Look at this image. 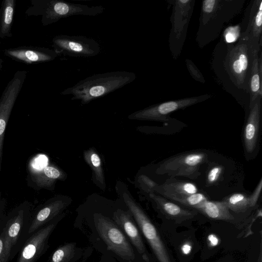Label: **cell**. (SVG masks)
<instances>
[{"label": "cell", "mask_w": 262, "mask_h": 262, "mask_svg": "<svg viewBox=\"0 0 262 262\" xmlns=\"http://www.w3.org/2000/svg\"><path fill=\"white\" fill-rule=\"evenodd\" d=\"M135 73L117 71L94 74L60 92L61 95H72L71 100H80L84 105L101 98L133 82Z\"/></svg>", "instance_id": "cell-1"}, {"label": "cell", "mask_w": 262, "mask_h": 262, "mask_svg": "<svg viewBox=\"0 0 262 262\" xmlns=\"http://www.w3.org/2000/svg\"><path fill=\"white\" fill-rule=\"evenodd\" d=\"M244 1L205 0L202 2L196 40L201 48L216 39L224 24L242 10Z\"/></svg>", "instance_id": "cell-2"}, {"label": "cell", "mask_w": 262, "mask_h": 262, "mask_svg": "<svg viewBox=\"0 0 262 262\" xmlns=\"http://www.w3.org/2000/svg\"><path fill=\"white\" fill-rule=\"evenodd\" d=\"M31 3L25 14L28 16H41V23L44 26L76 15L96 16L105 10L101 5L89 6L61 0H31Z\"/></svg>", "instance_id": "cell-3"}, {"label": "cell", "mask_w": 262, "mask_h": 262, "mask_svg": "<svg viewBox=\"0 0 262 262\" xmlns=\"http://www.w3.org/2000/svg\"><path fill=\"white\" fill-rule=\"evenodd\" d=\"M33 205L25 201L7 214L4 231L8 262L14 258L30 236Z\"/></svg>", "instance_id": "cell-4"}, {"label": "cell", "mask_w": 262, "mask_h": 262, "mask_svg": "<svg viewBox=\"0 0 262 262\" xmlns=\"http://www.w3.org/2000/svg\"><path fill=\"white\" fill-rule=\"evenodd\" d=\"M127 186L121 181L116 185L118 195L121 198L135 220L159 262H171L167 249L155 225L136 202Z\"/></svg>", "instance_id": "cell-5"}, {"label": "cell", "mask_w": 262, "mask_h": 262, "mask_svg": "<svg viewBox=\"0 0 262 262\" xmlns=\"http://www.w3.org/2000/svg\"><path fill=\"white\" fill-rule=\"evenodd\" d=\"M253 58L248 43L239 38L237 43L228 46L225 67L229 78L238 88L249 91L248 82Z\"/></svg>", "instance_id": "cell-6"}, {"label": "cell", "mask_w": 262, "mask_h": 262, "mask_svg": "<svg viewBox=\"0 0 262 262\" xmlns=\"http://www.w3.org/2000/svg\"><path fill=\"white\" fill-rule=\"evenodd\" d=\"M168 2L172 4L168 44L172 57L176 59L180 55L185 41L195 1L170 0Z\"/></svg>", "instance_id": "cell-7"}, {"label": "cell", "mask_w": 262, "mask_h": 262, "mask_svg": "<svg viewBox=\"0 0 262 262\" xmlns=\"http://www.w3.org/2000/svg\"><path fill=\"white\" fill-rule=\"evenodd\" d=\"M208 156L203 151H190L170 157L162 162L156 168L158 174L170 177L182 176L191 179L200 174V167L208 161Z\"/></svg>", "instance_id": "cell-8"}, {"label": "cell", "mask_w": 262, "mask_h": 262, "mask_svg": "<svg viewBox=\"0 0 262 262\" xmlns=\"http://www.w3.org/2000/svg\"><path fill=\"white\" fill-rule=\"evenodd\" d=\"M94 222L98 234L109 250L125 260L134 259L135 254L130 243L115 223L100 213L94 214Z\"/></svg>", "instance_id": "cell-9"}, {"label": "cell", "mask_w": 262, "mask_h": 262, "mask_svg": "<svg viewBox=\"0 0 262 262\" xmlns=\"http://www.w3.org/2000/svg\"><path fill=\"white\" fill-rule=\"evenodd\" d=\"M52 47L58 55L74 57H92L101 52L95 39L81 35H58L52 39Z\"/></svg>", "instance_id": "cell-10"}, {"label": "cell", "mask_w": 262, "mask_h": 262, "mask_svg": "<svg viewBox=\"0 0 262 262\" xmlns=\"http://www.w3.org/2000/svg\"><path fill=\"white\" fill-rule=\"evenodd\" d=\"M211 97L210 94L184 98L154 104L136 111L128 116L131 120L164 121L173 112L185 108L205 101Z\"/></svg>", "instance_id": "cell-11"}, {"label": "cell", "mask_w": 262, "mask_h": 262, "mask_svg": "<svg viewBox=\"0 0 262 262\" xmlns=\"http://www.w3.org/2000/svg\"><path fill=\"white\" fill-rule=\"evenodd\" d=\"M27 72L18 70L9 81L0 98V171L3 153L5 132L11 113L21 91Z\"/></svg>", "instance_id": "cell-12"}, {"label": "cell", "mask_w": 262, "mask_h": 262, "mask_svg": "<svg viewBox=\"0 0 262 262\" xmlns=\"http://www.w3.org/2000/svg\"><path fill=\"white\" fill-rule=\"evenodd\" d=\"M64 214L62 213L32 233L18 253L16 262H36L47 251L49 237Z\"/></svg>", "instance_id": "cell-13"}, {"label": "cell", "mask_w": 262, "mask_h": 262, "mask_svg": "<svg viewBox=\"0 0 262 262\" xmlns=\"http://www.w3.org/2000/svg\"><path fill=\"white\" fill-rule=\"evenodd\" d=\"M72 201L71 198L60 195L51 198L38 207L33 212L29 235L63 213Z\"/></svg>", "instance_id": "cell-14"}, {"label": "cell", "mask_w": 262, "mask_h": 262, "mask_svg": "<svg viewBox=\"0 0 262 262\" xmlns=\"http://www.w3.org/2000/svg\"><path fill=\"white\" fill-rule=\"evenodd\" d=\"M252 2L246 29L241 33L239 38L247 41L250 54L254 58L261 50L262 45V0Z\"/></svg>", "instance_id": "cell-15"}, {"label": "cell", "mask_w": 262, "mask_h": 262, "mask_svg": "<svg viewBox=\"0 0 262 262\" xmlns=\"http://www.w3.org/2000/svg\"><path fill=\"white\" fill-rule=\"evenodd\" d=\"M4 53L14 60L27 64L51 61L59 56L53 49L39 47L22 46L9 48L5 49Z\"/></svg>", "instance_id": "cell-16"}, {"label": "cell", "mask_w": 262, "mask_h": 262, "mask_svg": "<svg viewBox=\"0 0 262 262\" xmlns=\"http://www.w3.org/2000/svg\"><path fill=\"white\" fill-rule=\"evenodd\" d=\"M261 99V98H258L250 109L243 132L244 150L249 155L254 153L259 141Z\"/></svg>", "instance_id": "cell-17"}, {"label": "cell", "mask_w": 262, "mask_h": 262, "mask_svg": "<svg viewBox=\"0 0 262 262\" xmlns=\"http://www.w3.org/2000/svg\"><path fill=\"white\" fill-rule=\"evenodd\" d=\"M113 220L124 230L143 259L148 262L149 258L141 236L130 212L118 209L113 213Z\"/></svg>", "instance_id": "cell-18"}, {"label": "cell", "mask_w": 262, "mask_h": 262, "mask_svg": "<svg viewBox=\"0 0 262 262\" xmlns=\"http://www.w3.org/2000/svg\"><path fill=\"white\" fill-rule=\"evenodd\" d=\"M66 173L56 166L48 165L37 171L29 174L28 182L35 190L46 189L52 190L57 181L66 179Z\"/></svg>", "instance_id": "cell-19"}, {"label": "cell", "mask_w": 262, "mask_h": 262, "mask_svg": "<svg viewBox=\"0 0 262 262\" xmlns=\"http://www.w3.org/2000/svg\"><path fill=\"white\" fill-rule=\"evenodd\" d=\"M147 196L163 214L176 222L192 219L196 214L195 210L184 209L158 194L151 193Z\"/></svg>", "instance_id": "cell-20"}, {"label": "cell", "mask_w": 262, "mask_h": 262, "mask_svg": "<svg viewBox=\"0 0 262 262\" xmlns=\"http://www.w3.org/2000/svg\"><path fill=\"white\" fill-rule=\"evenodd\" d=\"M198 191L196 186L191 182L167 180L163 184L158 185L155 193L174 202L181 198L197 193Z\"/></svg>", "instance_id": "cell-21"}, {"label": "cell", "mask_w": 262, "mask_h": 262, "mask_svg": "<svg viewBox=\"0 0 262 262\" xmlns=\"http://www.w3.org/2000/svg\"><path fill=\"white\" fill-rule=\"evenodd\" d=\"M256 56L252 60L248 82L250 93L249 108H251L258 98H262V57Z\"/></svg>", "instance_id": "cell-22"}, {"label": "cell", "mask_w": 262, "mask_h": 262, "mask_svg": "<svg viewBox=\"0 0 262 262\" xmlns=\"http://www.w3.org/2000/svg\"><path fill=\"white\" fill-rule=\"evenodd\" d=\"M83 159L92 171L93 182L102 190L106 188L105 177L101 159L96 150L91 147L84 150Z\"/></svg>", "instance_id": "cell-23"}, {"label": "cell", "mask_w": 262, "mask_h": 262, "mask_svg": "<svg viewBox=\"0 0 262 262\" xmlns=\"http://www.w3.org/2000/svg\"><path fill=\"white\" fill-rule=\"evenodd\" d=\"M195 210L214 220L231 221L234 219L224 200L214 201L207 200L198 206Z\"/></svg>", "instance_id": "cell-24"}, {"label": "cell", "mask_w": 262, "mask_h": 262, "mask_svg": "<svg viewBox=\"0 0 262 262\" xmlns=\"http://www.w3.org/2000/svg\"><path fill=\"white\" fill-rule=\"evenodd\" d=\"M15 7V0H3L0 8V38L12 35L11 29Z\"/></svg>", "instance_id": "cell-25"}, {"label": "cell", "mask_w": 262, "mask_h": 262, "mask_svg": "<svg viewBox=\"0 0 262 262\" xmlns=\"http://www.w3.org/2000/svg\"><path fill=\"white\" fill-rule=\"evenodd\" d=\"M229 209L236 213L246 211L251 208L249 195L243 193L232 194L224 200Z\"/></svg>", "instance_id": "cell-26"}, {"label": "cell", "mask_w": 262, "mask_h": 262, "mask_svg": "<svg viewBox=\"0 0 262 262\" xmlns=\"http://www.w3.org/2000/svg\"><path fill=\"white\" fill-rule=\"evenodd\" d=\"M77 248L74 243H67L58 247L52 254L49 262H71L75 258Z\"/></svg>", "instance_id": "cell-27"}, {"label": "cell", "mask_w": 262, "mask_h": 262, "mask_svg": "<svg viewBox=\"0 0 262 262\" xmlns=\"http://www.w3.org/2000/svg\"><path fill=\"white\" fill-rule=\"evenodd\" d=\"M207 200V198L203 193L197 192L178 199L174 202L195 210Z\"/></svg>", "instance_id": "cell-28"}, {"label": "cell", "mask_w": 262, "mask_h": 262, "mask_svg": "<svg viewBox=\"0 0 262 262\" xmlns=\"http://www.w3.org/2000/svg\"><path fill=\"white\" fill-rule=\"evenodd\" d=\"M138 187L146 194L155 193L158 184L150 178L145 174L140 175L136 182Z\"/></svg>", "instance_id": "cell-29"}, {"label": "cell", "mask_w": 262, "mask_h": 262, "mask_svg": "<svg viewBox=\"0 0 262 262\" xmlns=\"http://www.w3.org/2000/svg\"><path fill=\"white\" fill-rule=\"evenodd\" d=\"M224 171V167L220 164L211 166L207 173L206 183L208 185L216 184L221 180Z\"/></svg>", "instance_id": "cell-30"}, {"label": "cell", "mask_w": 262, "mask_h": 262, "mask_svg": "<svg viewBox=\"0 0 262 262\" xmlns=\"http://www.w3.org/2000/svg\"><path fill=\"white\" fill-rule=\"evenodd\" d=\"M241 35V28L239 25L227 27L224 32L225 41L230 43L236 41Z\"/></svg>", "instance_id": "cell-31"}, {"label": "cell", "mask_w": 262, "mask_h": 262, "mask_svg": "<svg viewBox=\"0 0 262 262\" xmlns=\"http://www.w3.org/2000/svg\"><path fill=\"white\" fill-rule=\"evenodd\" d=\"M185 62L188 71L192 78L195 81L205 83L206 80L204 76L193 62L189 59H186Z\"/></svg>", "instance_id": "cell-32"}, {"label": "cell", "mask_w": 262, "mask_h": 262, "mask_svg": "<svg viewBox=\"0 0 262 262\" xmlns=\"http://www.w3.org/2000/svg\"><path fill=\"white\" fill-rule=\"evenodd\" d=\"M5 223V222L0 225V262H8L5 252V239L4 231Z\"/></svg>", "instance_id": "cell-33"}, {"label": "cell", "mask_w": 262, "mask_h": 262, "mask_svg": "<svg viewBox=\"0 0 262 262\" xmlns=\"http://www.w3.org/2000/svg\"><path fill=\"white\" fill-rule=\"evenodd\" d=\"M262 188V179H260L253 192L249 195L251 207H254L257 204L260 195Z\"/></svg>", "instance_id": "cell-34"}, {"label": "cell", "mask_w": 262, "mask_h": 262, "mask_svg": "<svg viewBox=\"0 0 262 262\" xmlns=\"http://www.w3.org/2000/svg\"><path fill=\"white\" fill-rule=\"evenodd\" d=\"M6 201L2 198L0 189V225L3 224L6 220L7 214L5 212Z\"/></svg>", "instance_id": "cell-35"}, {"label": "cell", "mask_w": 262, "mask_h": 262, "mask_svg": "<svg viewBox=\"0 0 262 262\" xmlns=\"http://www.w3.org/2000/svg\"><path fill=\"white\" fill-rule=\"evenodd\" d=\"M208 239L212 246H216L219 242L217 238L213 234H211L208 236Z\"/></svg>", "instance_id": "cell-36"}, {"label": "cell", "mask_w": 262, "mask_h": 262, "mask_svg": "<svg viewBox=\"0 0 262 262\" xmlns=\"http://www.w3.org/2000/svg\"><path fill=\"white\" fill-rule=\"evenodd\" d=\"M191 249V246L188 243L185 244L182 247V250L184 254H188Z\"/></svg>", "instance_id": "cell-37"}, {"label": "cell", "mask_w": 262, "mask_h": 262, "mask_svg": "<svg viewBox=\"0 0 262 262\" xmlns=\"http://www.w3.org/2000/svg\"><path fill=\"white\" fill-rule=\"evenodd\" d=\"M261 246H260V254L258 257V259L257 262H261Z\"/></svg>", "instance_id": "cell-38"}, {"label": "cell", "mask_w": 262, "mask_h": 262, "mask_svg": "<svg viewBox=\"0 0 262 262\" xmlns=\"http://www.w3.org/2000/svg\"><path fill=\"white\" fill-rule=\"evenodd\" d=\"M2 60L0 58V71L2 70L3 68V62Z\"/></svg>", "instance_id": "cell-39"}]
</instances>
